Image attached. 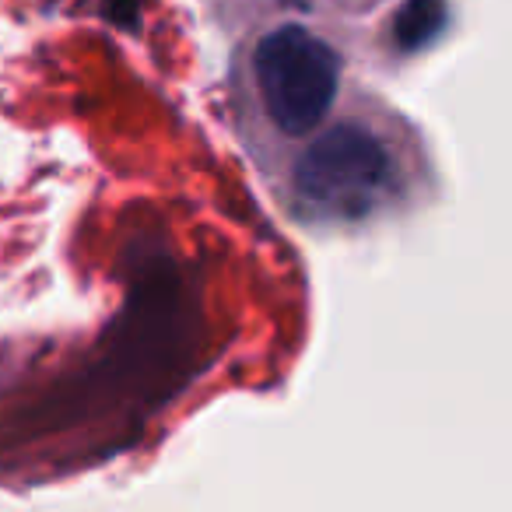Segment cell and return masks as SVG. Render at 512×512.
<instances>
[{
    "label": "cell",
    "instance_id": "6da1fadb",
    "mask_svg": "<svg viewBox=\"0 0 512 512\" xmlns=\"http://www.w3.org/2000/svg\"><path fill=\"white\" fill-rule=\"evenodd\" d=\"M397 116H330L288 169V207L309 225L369 221L404 197L407 151Z\"/></svg>",
    "mask_w": 512,
    "mask_h": 512
},
{
    "label": "cell",
    "instance_id": "7a4b0ae2",
    "mask_svg": "<svg viewBox=\"0 0 512 512\" xmlns=\"http://www.w3.org/2000/svg\"><path fill=\"white\" fill-rule=\"evenodd\" d=\"M242 116H253L264 148L302 144L334 116L344 60L306 22H274L249 39L239 60Z\"/></svg>",
    "mask_w": 512,
    "mask_h": 512
},
{
    "label": "cell",
    "instance_id": "3957f363",
    "mask_svg": "<svg viewBox=\"0 0 512 512\" xmlns=\"http://www.w3.org/2000/svg\"><path fill=\"white\" fill-rule=\"evenodd\" d=\"M439 11V0H411L404 11V18H400V43L404 46H418L425 43L428 36H432V15Z\"/></svg>",
    "mask_w": 512,
    "mask_h": 512
},
{
    "label": "cell",
    "instance_id": "277c9868",
    "mask_svg": "<svg viewBox=\"0 0 512 512\" xmlns=\"http://www.w3.org/2000/svg\"><path fill=\"white\" fill-rule=\"evenodd\" d=\"M281 4H288V8H299V11H309V4H313V0H281Z\"/></svg>",
    "mask_w": 512,
    "mask_h": 512
},
{
    "label": "cell",
    "instance_id": "5b68a950",
    "mask_svg": "<svg viewBox=\"0 0 512 512\" xmlns=\"http://www.w3.org/2000/svg\"><path fill=\"white\" fill-rule=\"evenodd\" d=\"M355 4H379V0H355Z\"/></svg>",
    "mask_w": 512,
    "mask_h": 512
}]
</instances>
